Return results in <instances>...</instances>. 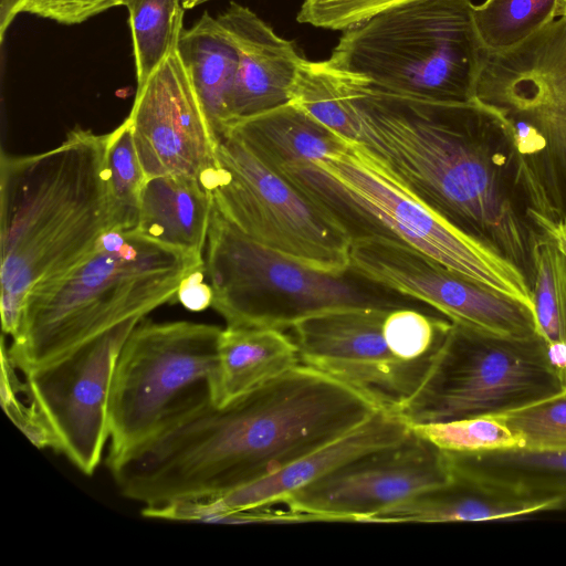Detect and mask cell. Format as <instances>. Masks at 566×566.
Returning a JSON list of instances; mask_svg holds the SVG:
<instances>
[{"label":"cell","mask_w":566,"mask_h":566,"mask_svg":"<svg viewBox=\"0 0 566 566\" xmlns=\"http://www.w3.org/2000/svg\"><path fill=\"white\" fill-rule=\"evenodd\" d=\"M451 321L441 314L413 307L390 310L382 333L390 352L406 361H423L433 357Z\"/></svg>","instance_id":"4dcf8cb0"},{"label":"cell","mask_w":566,"mask_h":566,"mask_svg":"<svg viewBox=\"0 0 566 566\" xmlns=\"http://www.w3.org/2000/svg\"><path fill=\"white\" fill-rule=\"evenodd\" d=\"M544 340L451 325L417 392L399 410L411 424L499 415L563 392Z\"/></svg>","instance_id":"30bf717a"},{"label":"cell","mask_w":566,"mask_h":566,"mask_svg":"<svg viewBox=\"0 0 566 566\" xmlns=\"http://www.w3.org/2000/svg\"><path fill=\"white\" fill-rule=\"evenodd\" d=\"M205 266L187 275L178 290L177 300L189 311L200 312L211 306L213 291L203 282Z\"/></svg>","instance_id":"e575fe53"},{"label":"cell","mask_w":566,"mask_h":566,"mask_svg":"<svg viewBox=\"0 0 566 566\" xmlns=\"http://www.w3.org/2000/svg\"><path fill=\"white\" fill-rule=\"evenodd\" d=\"M350 269L389 290L413 297L467 328L505 338L537 334L534 310L479 285L399 242L353 239Z\"/></svg>","instance_id":"7c38bea8"},{"label":"cell","mask_w":566,"mask_h":566,"mask_svg":"<svg viewBox=\"0 0 566 566\" xmlns=\"http://www.w3.org/2000/svg\"><path fill=\"white\" fill-rule=\"evenodd\" d=\"M216 18L232 40L239 59L231 125L291 103L304 61L295 45L240 3L231 2Z\"/></svg>","instance_id":"ac0fdd59"},{"label":"cell","mask_w":566,"mask_h":566,"mask_svg":"<svg viewBox=\"0 0 566 566\" xmlns=\"http://www.w3.org/2000/svg\"><path fill=\"white\" fill-rule=\"evenodd\" d=\"M146 179L200 176L213 166L214 135L178 50L137 87L127 117Z\"/></svg>","instance_id":"2e32d148"},{"label":"cell","mask_w":566,"mask_h":566,"mask_svg":"<svg viewBox=\"0 0 566 566\" xmlns=\"http://www.w3.org/2000/svg\"><path fill=\"white\" fill-rule=\"evenodd\" d=\"M106 168L118 229L134 230L137 226L139 197L146 177L127 118L107 134Z\"/></svg>","instance_id":"f1b7e54d"},{"label":"cell","mask_w":566,"mask_h":566,"mask_svg":"<svg viewBox=\"0 0 566 566\" xmlns=\"http://www.w3.org/2000/svg\"><path fill=\"white\" fill-rule=\"evenodd\" d=\"M129 13L137 87L177 50L184 6L180 0H123Z\"/></svg>","instance_id":"484cf974"},{"label":"cell","mask_w":566,"mask_h":566,"mask_svg":"<svg viewBox=\"0 0 566 566\" xmlns=\"http://www.w3.org/2000/svg\"><path fill=\"white\" fill-rule=\"evenodd\" d=\"M300 363L294 339L282 329L226 326L218 345L212 402L226 406Z\"/></svg>","instance_id":"7402d4cb"},{"label":"cell","mask_w":566,"mask_h":566,"mask_svg":"<svg viewBox=\"0 0 566 566\" xmlns=\"http://www.w3.org/2000/svg\"><path fill=\"white\" fill-rule=\"evenodd\" d=\"M203 266L202 256L135 229L109 231L84 262L28 293L19 333L4 345L7 354L23 376L51 365L175 302L182 280Z\"/></svg>","instance_id":"277c9868"},{"label":"cell","mask_w":566,"mask_h":566,"mask_svg":"<svg viewBox=\"0 0 566 566\" xmlns=\"http://www.w3.org/2000/svg\"><path fill=\"white\" fill-rule=\"evenodd\" d=\"M390 310L345 306L301 318L291 327L300 361L399 412L421 386L433 357L406 361L390 352L382 333Z\"/></svg>","instance_id":"4fadbf2b"},{"label":"cell","mask_w":566,"mask_h":566,"mask_svg":"<svg viewBox=\"0 0 566 566\" xmlns=\"http://www.w3.org/2000/svg\"><path fill=\"white\" fill-rule=\"evenodd\" d=\"M470 0H410L345 30L333 70L401 95L473 98L483 48Z\"/></svg>","instance_id":"8992f818"},{"label":"cell","mask_w":566,"mask_h":566,"mask_svg":"<svg viewBox=\"0 0 566 566\" xmlns=\"http://www.w3.org/2000/svg\"><path fill=\"white\" fill-rule=\"evenodd\" d=\"M178 53L219 139L231 125L238 52L216 17L205 12L179 36Z\"/></svg>","instance_id":"cb8c5ba5"},{"label":"cell","mask_w":566,"mask_h":566,"mask_svg":"<svg viewBox=\"0 0 566 566\" xmlns=\"http://www.w3.org/2000/svg\"><path fill=\"white\" fill-rule=\"evenodd\" d=\"M200 181L214 208L256 243L326 274L350 269L352 240L343 228L231 134L219 138Z\"/></svg>","instance_id":"8fae6325"},{"label":"cell","mask_w":566,"mask_h":566,"mask_svg":"<svg viewBox=\"0 0 566 566\" xmlns=\"http://www.w3.org/2000/svg\"><path fill=\"white\" fill-rule=\"evenodd\" d=\"M531 259L537 334L566 391V255L551 237L536 231Z\"/></svg>","instance_id":"d4e9b609"},{"label":"cell","mask_w":566,"mask_h":566,"mask_svg":"<svg viewBox=\"0 0 566 566\" xmlns=\"http://www.w3.org/2000/svg\"><path fill=\"white\" fill-rule=\"evenodd\" d=\"M280 176L322 208L350 240L386 238L534 310L528 275L495 247L444 221L382 172L354 143Z\"/></svg>","instance_id":"5b68a950"},{"label":"cell","mask_w":566,"mask_h":566,"mask_svg":"<svg viewBox=\"0 0 566 566\" xmlns=\"http://www.w3.org/2000/svg\"><path fill=\"white\" fill-rule=\"evenodd\" d=\"M24 0H0V41L2 42L6 32L14 18L20 13Z\"/></svg>","instance_id":"8d00e7d4"},{"label":"cell","mask_w":566,"mask_h":566,"mask_svg":"<svg viewBox=\"0 0 566 566\" xmlns=\"http://www.w3.org/2000/svg\"><path fill=\"white\" fill-rule=\"evenodd\" d=\"M291 103L347 142L354 143L353 118L337 92L325 61L313 62L304 59Z\"/></svg>","instance_id":"f546056e"},{"label":"cell","mask_w":566,"mask_h":566,"mask_svg":"<svg viewBox=\"0 0 566 566\" xmlns=\"http://www.w3.org/2000/svg\"><path fill=\"white\" fill-rule=\"evenodd\" d=\"M452 481L446 452L412 430L400 443L348 462L280 504L301 522L368 523L380 511Z\"/></svg>","instance_id":"9a60e30c"},{"label":"cell","mask_w":566,"mask_h":566,"mask_svg":"<svg viewBox=\"0 0 566 566\" xmlns=\"http://www.w3.org/2000/svg\"><path fill=\"white\" fill-rule=\"evenodd\" d=\"M499 415L521 438L524 449L566 450V391Z\"/></svg>","instance_id":"1f68e13d"},{"label":"cell","mask_w":566,"mask_h":566,"mask_svg":"<svg viewBox=\"0 0 566 566\" xmlns=\"http://www.w3.org/2000/svg\"><path fill=\"white\" fill-rule=\"evenodd\" d=\"M558 0H485L473 4L472 20L483 50H511L556 19Z\"/></svg>","instance_id":"4316f807"},{"label":"cell","mask_w":566,"mask_h":566,"mask_svg":"<svg viewBox=\"0 0 566 566\" xmlns=\"http://www.w3.org/2000/svg\"><path fill=\"white\" fill-rule=\"evenodd\" d=\"M328 67L355 146L438 217L531 274L536 230L515 203L504 151L491 147L499 134L488 108L391 93Z\"/></svg>","instance_id":"7a4b0ae2"},{"label":"cell","mask_w":566,"mask_h":566,"mask_svg":"<svg viewBox=\"0 0 566 566\" xmlns=\"http://www.w3.org/2000/svg\"><path fill=\"white\" fill-rule=\"evenodd\" d=\"M139 322L124 323L24 375L27 396L54 434L59 452L86 475L95 472L109 440L108 403L115 364Z\"/></svg>","instance_id":"5bb4252c"},{"label":"cell","mask_w":566,"mask_h":566,"mask_svg":"<svg viewBox=\"0 0 566 566\" xmlns=\"http://www.w3.org/2000/svg\"><path fill=\"white\" fill-rule=\"evenodd\" d=\"M410 0H304L297 21L316 28L347 30Z\"/></svg>","instance_id":"d6a6232c"},{"label":"cell","mask_w":566,"mask_h":566,"mask_svg":"<svg viewBox=\"0 0 566 566\" xmlns=\"http://www.w3.org/2000/svg\"><path fill=\"white\" fill-rule=\"evenodd\" d=\"M106 140L107 134L75 127L48 151L1 153L0 312L11 338L28 293L84 262L104 234L118 229Z\"/></svg>","instance_id":"3957f363"},{"label":"cell","mask_w":566,"mask_h":566,"mask_svg":"<svg viewBox=\"0 0 566 566\" xmlns=\"http://www.w3.org/2000/svg\"><path fill=\"white\" fill-rule=\"evenodd\" d=\"M525 216L537 231L551 237L559 250L566 255V218L559 221H553L531 209H525Z\"/></svg>","instance_id":"d590c367"},{"label":"cell","mask_w":566,"mask_h":566,"mask_svg":"<svg viewBox=\"0 0 566 566\" xmlns=\"http://www.w3.org/2000/svg\"><path fill=\"white\" fill-rule=\"evenodd\" d=\"M472 99L494 115L522 177L566 190V17L511 50H483Z\"/></svg>","instance_id":"9c48e42d"},{"label":"cell","mask_w":566,"mask_h":566,"mask_svg":"<svg viewBox=\"0 0 566 566\" xmlns=\"http://www.w3.org/2000/svg\"><path fill=\"white\" fill-rule=\"evenodd\" d=\"M208 1H211V0H184L182 6L185 9H191L193 7L206 3Z\"/></svg>","instance_id":"74e56055"},{"label":"cell","mask_w":566,"mask_h":566,"mask_svg":"<svg viewBox=\"0 0 566 566\" xmlns=\"http://www.w3.org/2000/svg\"><path fill=\"white\" fill-rule=\"evenodd\" d=\"M446 452L482 453L523 448L521 438L500 415H481L411 426Z\"/></svg>","instance_id":"83f0119b"},{"label":"cell","mask_w":566,"mask_h":566,"mask_svg":"<svg viewBox=\"0 0 566 566\" xmlns=\"http://www.w3.org/2000/svg\"><path fill=\"white\" fill-rule=\"evenodd\" d=\"M123 0H24L20 13L27 12L62 24H78Z\"/></svg>","instance_id":"836d02e7"},{"label":"cell","mask_w":566,"mask_h":566,"mask_svg":"<svg viewBox=\"0 0 566 566\" xmlns=\"http://www.w3.org/2000/svg\"><path fill=\"white\" fill-rule=\"evenodd\" d=\"M446 454L454 480L517 495H566V450Z\"/></svg>","instance_id":"603a6c76"},{"label":"cell","mask_w":566,"mask_h":566,"mask_svg":"<svg viewBox=\"0 0 566 566\" xmlns=\"http://www.w3.org/2000/svg\"><path fill=\"white\" fill-rule=\"evenodd\" d=\"M213 202L198 178L181 175L145 180L135 230L145 238L199 256L207 245Z\"/></svg>","instance_id":"44dd1931"},{"label":"cell","mask_w":566,"mask_h":566,"mask_svg":"<svg viewBox=\"0 0 566 566\" xmlns=\"http://www.w3.org/2000/svg\"><path fill=\"white\" fill-rule=\"evenodd\" d=\"M205 272L213 291L211 307L229 327L284 331L311 314L345 306L413 307L437 312L353 269L333 275L285 259L248 238L214 206Z\"/></svg>","instance_id":"52a82bcc"},{"label":"cell","mask_w":566,"mask_h":566,"mask_svg":"<svg viewBox=\"0 0 566 566\" xmlns=\"http://www.w3.org/2000/svg\"><path fill=\"white\" fill-rule=\"evenodd\" d=\"M411 424L399 413L379 409L363 423L301 457L280 471L221 496L189 503L190 522L218 523L221 515L280 504L293 492L367 453L403 441Z\"/></svg>","instance_id":"e0dca14e"},{"label":"cell","mask_w":566,"mask_h":566,"mask_svg":"<svg viewBox=\"0 0 566 566\" xmlns=\"http://www.w3.org/2000/svg\"><path fill=\"white\" fill-rule=\"evenodd\" d=\"M566 17V0L557 1L556 18Z\"/></svg>","instance_id":"f35d334b"},{"label":"cell","mask_w":566,"mask_h":566,"mask_svg":"<svg viewBox=\"0 0 566 566\" xmlns=\"http://www.w3.org/2000/svg\"><path fill=\"white\" fill-rule=\"evenodd\" d=\"M566 507V495L528 496L454 480L400 501L368 523L486 522L524 517Z\"/></svg>","instance_id":"d6986e66"},{"label":"cell","mask_w":566,"mask_h":566,"mask_svg":"<svg viewBox=\"0 0 566 566\" xmlns=\"http://www.w3.org/2000/svg\"><path fill=\"white\" fill-rule=\"evenodd\" d=\"M379 409L298 364L226 406L196 408L108 470L120 494L143 507L218 497L280 471Z\"/></svg>","instance_id":"6da1fadb"},{"label":"cell","mask_w":566,"mask_h":566,"mask_svg":"<svg viewBox=\"0 0 566 566\" xmlns=\"http://www.w3.org/2000/svg\"><path fill=\"white\" fill-rule=\"evenodd\" d=\"M227 133L279 175L291 167L334 157L350 144L294 103L237 122Z\"/></svg>","instance_id":"ffe728a7"},{"label":"cell","mask_w":566,"mask_h":566,"mask_svg":"<svg viewBox=\"0 0 566 566\" xmlns=\"http://www.w3.org/2000/svg\"><path fill=\"white\" fill-rule=\"evenodd\" d=\"M222 328L142 319L117 357L109 392L107 467L212 401Z\"/></svg>","instance_id":"ba28073f"}]
</instances>
